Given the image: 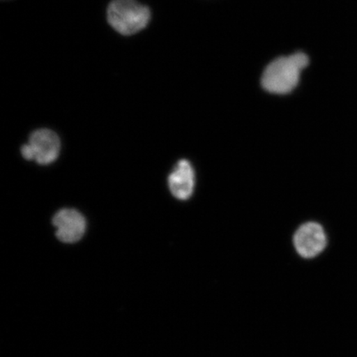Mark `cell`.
I'll return each mask as SVG.
<instances>
[{"label": "cell", "mask_w": 357, "mask_h": 357, "mask_svg": "<svg viewBox=\"0 0 357 357\" xmlns=\"http://www.w3.org/2000/svg\"><path fill=\"white\" fill-rule=\"evenodd\" d=\"M293 242L298 255L314 258L324 251L328 240L322 226L318 222H309L298 227Z\"/></svg>", "instance_id": "cell-4"}, {"label": "cell", "mask_w": 357, "mask_h": 357, "mask_svg": "<svg viewBox=\"0 0 357 357\" xmlns=\"http://www.w3.org/2000/svg\"><path fill=\"white\" fill-rule=\"evenodd\" d=\"M307 65L309 57L303 52L279 57L266 66L261 77L262 86L278 95L290 93L298 86L302 71Z\"/></svg>", "instance_id": "cell-1"}, {"label": "cell", "mask_w": 357, "mask_h": 357, "mask_svg": "<svg viewBox=\"0 0 357 357\" xmlns=\"http://www.w3.org/2000/svg\"><path fill=\"white\" fill-rule=\"evenodd\" d=\"M52 222L56 227L57 238L61 242L77 243L86 233V220L82 213L75 209H61L55 214Z\"/></svg>", "instance_id": "cell-5"}, {"label": "cell", "mask_w": 357, "mask_h": 357, "mask_svg": "<svg viewBox=\"0 0 357 357\" xmlns=\"http://www.w3.org/2000/svg\"><path fill=\"white\" fill-rule=\"evenodd\" d=\"M195 178L191 164L187 160H181L169 176V190L178 199H188L194 192Z\"/></svg>", "instance_id": "cell-6"}, {"label": "cell", "mask_w": 357, "mask_h": 357, "mask_svg": "<svg viewBox=\"0 0 357 357\" xmlns=\"http://www.w3.org/2000/svg\"><path fill=\"white\" fill-rule=\"evenodd\" d=\"M150 8L138 0H112L107 8V20L111 28L123 36H132L149 26Z\"/></svg>", "instance_id": "cell-2"}, {"label": "cell", "mask_w": 357, "mask_h": 357, "mask_svg": "<svg viewBox=\"0 0 357 357\" xmlns=\"http://www.w3.org/2000/svg\"><path fill=\"white\" fill-rule=\"evenodd\" d=\"M59 137L49 129H39L30 136L28 144L22 146V158L26 160H35L40 165L54 162L60 154Z\"/></svg>", "instance_id": "cell-3"}]
</instances>
